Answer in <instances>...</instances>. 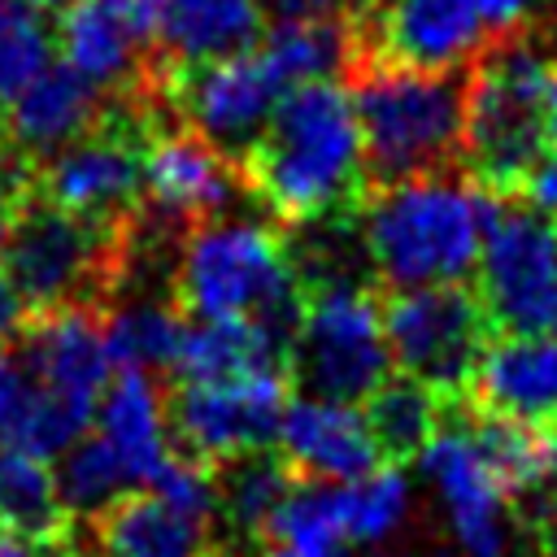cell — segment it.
<instances>
[{
  "label": "cell",
  "mask_w": 557,
  "mask_h": 557,
  "mask_svg": "<svg viewBox=\"0 0 557 557\" xmlns=\"http://www.w3.org/2000/svg\"><path fill=\"white\" fill-rule=\"evenodd\" d=\"M235 174L278 226L357 218L370 183L348 87L318 78L283 91L261 139L235 161Z\"/></svg>",
  "instance_id": "6da1fadb"
},
{
  "label": "cell",
  "mask_w": 557,
  "mask_h": 557,
  "mask_svg": "<svg viewBox=\"0 0 557 557\" xmlns=\"http://www.w3.org/2000/svg\"><path fill=\"white\" fill-rule=\"evenodd\" d=\"M483 187L461 170L370 187L357 235L383 292L466 283L483 248Z\"/></svg>",
  "instance_id": "7a4b0ae2"
},
{
  "label": "cell",
  "mask_w": 557,
  "mask_h": 557,
  "mask_svg": "<svg viewBox=\"0 0 557 557\" xmlns=\"http://www.w3.org/2000/svg\"><path fill=\"white\" fill-rule=\"evenodd\" d=\"M557 70V35L522 26L487 44L466 65L461 174L492 191L518 196L527 170L544 152V96Z\"/></svg>",
  "instance_id": "3957f363"
},
{
  "label": "cell",
  "mask_w": 557,
  "mask_h": 557,
  "mask_svg": "<svg viewBox=\"0 0 557 557\" xmlns=\"http://www.w3.org/2000/svg\"><path fill=\"white\" fill-rule=\"evenodd\" d=\"M344 83L370 187L461 170L466 70H409L357 57Z\"/></svg>",
  "instance_id": "277c9868"
},
{
  "label": "cell",
  "mask_w": 557,
  "mask_h": 557,
  "mask_svg": "<svg viewBox=\"0 0 557 557\" xmlns=\"http://www.w3.org/2000/svg\"><path fill=\"white\" fill-rule=\"evenodd\" d=\"M170 300L187 322L252 318L283 335L287 348L305 313V287L292 270L283 226L222 218L183 231L170 270Z\"/></svg>",
  "instance_id": "5b68a950"
},
{
  "label": "cell",
  "mask_w": 557,
  "mask_h": 557,
  "mask_svg": "<svg viewBox=\"0 0 557 557\" xmlns=\"http://www.w3.org/2000/svg\"><path fill=\"white\" fill-rule=\"evenodd\" d=\"M0 265L22 292L30 313L83 305L109 309L126 292L131 274V222L96 226L35 187L17 200L0 244Z\"/></svg>",
  "instance_id": "8992f818"
},
{
  "label": "cell",
  "mask_w": 557,
  "mask_h": 557,
  "mask_svg": "<svg viewBox=\"0 0 557 557\" xmlns=\"http://www.w3.org/2000/svg\"><path fill=\"white\" fill-rule=\"evenodd\" d=\"M392 374L383 300L366 283L305 292V313L287 348V379L300 396L361 405Z\"/></svg>",
  "instance_id": "52a82bcc"
},
{
  "label": "cell",
  "mask_w": 557,
  "mask_h": 557,
  "mask_svg": "<svg viewBox=\"0 0 557 557\" xmlns=\"http://www.w3.org/2000/svg\"><path fill=\"white\" fill-rule=\"evenodd\" d=\"M383 335L392 366L426 383L440 400H461L496 326L470 283L383 292Z\"/></svg>",
  "instance_id": "ba28073f"
},
{
  "label": "cell",
  "mask_w": 557,
  "mask_h": 557,
  "mask_svg": "<svg viewBox=\"0 0 557 557\" xmlns=\"http://www.w3.org/2000/svg\"><path fill=\"white\" fill-rule=\"evenodd\" d=\"M483 248H479V300L496 335L553 331L557 322V218L531 209L518 196L483 191Z\"/></svg>",
  "instance_id": "9c48e42d"
},
{
  "label": "cell",
  "mask_w": 557,
  "mask_h": 557,
  "mask_svg": "<svg viewBox=\"0 0 557 557\" xmlns=\"http://www.w3.org/2000/svg\"><path fill=\"white\" fill-rule=\"evenodd\" d=\"M522 26H531V0H387L352 17L357 57L409 70H466Z\"/></svg>",
  "instance_id": "30bf717a"
},
{
  "label": "cell",
  "mask_w": 557,
  "mask_h": 557,
  "mask_svg": "<svg viewBox=\"0 0 557 557\" xmlns=\"http://www.w3.org/2000/svg\"><path fill=\"white\" fill-rule=\"evenodd\" d=\"M287 387H292V379L283 370L248 374V379H231V383L174 379V387L165 396L170 440L183 457H196L205 466H218L248 448H265V444H274L283 409L292 400Z\"/></svg>",
  "instance_id": "8fae6325"
},
{
  "label": "cell",
  "mask_w": 557,
  "mask_h": 557,
  "mask_svg": "<svg viewBox=\"0 0 557 557\" xmlns=\"http://www.w3.org/2000/svg\"><path fill=\"white\" fill-rule=\"evenodd\" d=\"M165 100L187 131L209 139L235 165L261 139L283 87L252 48L205 65H165Z\"/></svg>",
  "instance_id": "7c38bea8"
},
{
  "label": "cell",
  "mask_w": 557,
  "mask_h": 557,
  "mask_svg": "<svg viewBox=\"0 0 557 557\" xmlns=\"http://www.w3.org/2000/svg\"><path fill=\"white\" fill-rule=\"evenodd\" d=\"M422 479L440 500L453 544L461 557H509L513 548V500L483 461L457 409L444 400V422L418 453Z\"/></svg>",
  "instance_id": "4fadbf2b"
},
{
  "label": "cell",
  "mask_w": 557,
  "mask_h": 557,
  "mask_svg": "<svg viewBox=\"0 0 557 557\" xmlns=\"http://www.w3.org/2000/svg\"><path fill=\"white\" fill-rule=\"evenodd\" d=\"M22 352L39 370L44 387L57 396V405L91 431L96 405L113 379V357L104 344V313L65 305L48 313H30L26 326L17 331Z\"/></svg>",
  "instance_id": "5bb4252c"
},
{
  "label": "cell",
  "mask_w": 557,
  "mask_h": 557,
  "mask_svg": "<svg viewBox=\"0 0 557 557\" xmlns=\"http://www.w3.org/2000/svg\"><path fill=\"white\" fill-rule=\"evenodd\" d=\"M235 165L178 117L161 122L144 148V200L178 226L222 218L239 196Z\"/></svg>",
  "instance_id": "9a60e30c"
},
{
  "label": "cell",
  "mask_w": 557,
  "mask_h": 557,
  "mask_svg": "<svg viewBox=\"0 0 557 557\" xmlns=\"http://www.w3.org/2000/svg\"><path fill=\"white\" fill-rule=\"evenodd\" d=\"M461 400L496 418L557 431V335L527 331L492 339Z\"/></svg>",
  "instance_id": "2e32d148"
},
{
  "label": "cell",
  "mask_w": 557,
  "mask_h": 557,
  "mask_svg": "<svg viewBox=\"0 0 557 557\" xmlns=\"http://www.w3.org/2000/svg\"><path fill=\"white\" fill-rule=\"evenodd\" d=\"M278 453L300 479H326V483H352L383 466L379 444L361 418L357 405L322 400V396H296L283 409Z\"/></svg>",
  "instance_id": "e0dca14e"
},
{
  "label": "cell",
  "mask_w": 557,
  "mask_h": 557,
  "mask_svg": "<svg viewBox=\"0 0 557 557\" xmlns=\"http://www.w3.org/2000/svg\"><path fill=\"white\" fill-rule=\"evenodd\" d=\"M100 109H104V91L91 78H83L70 61H48L0 109V122H4L9 144L39 165L61 144H70L74 135H83L100 117Z\"/></svg>",
  "instance_id": "ac0fdd59"
},
{
  "label": "cell",
  "mask_w": 557,
  "mask_h": 557,
  "mask_svg": "<svg viewBox=\"0 0 557 557\" xmlns=\"http://www.w3.org/2000/svg\"><path fill=\"white\" fill-rule=\"evenodd\" d=\"M96 435L117 453L135 487H152L174 457L165 396L148 370H117L96 405Z\"/></svg>",
  "instance_id": "d6986e66"
},
{
  "label": "cell",
  "mask_w": 557,
  "mask_h": 557,
  "mask_svg": "<svg viewBox=\"0 0 557 557\" xmlns=\"http://www.w3.org/2000/svg\"><path fill=\"white\" fill-rule=\"evenodd\" d=\"M213 535V522L174 509L152 487H139L91 518V557H205Z\"/></svg>",
  "instance_id": "ffe728a7"
},
{
  "label": "cell",
  "mask_w": 557,
  "mask_h": 557,
  "mask_svg": "<svg viewBox=\"0 0 557 557\" xmlns=\"http://www.w3.org/2000/svg\"><path fill=\"white\" fill-rule=\"evenodd\" d=\"M261 17L257 0H165L157 57L165 65H205L252 52L265 35Z\"/></svg>",
  "instance_id": "44dd1931"
},
{
  "label": "cell",
  "mask_w": 557,
  "mask_h": 557,
  "mask_svg": "<svg viewBox=\"0 0 557 557\" xmlns=\"http://www.w3.org/2000/svg\"><path fill=\"white\" fill-rule=\"evenodd\" d=\"M287 374V339L252 318H213V322H187L174 379L187 383H231L248 374Z\"/></svg>",
  "instance_id": "7402d4cb"
},
{
  "label": "cell",
  "mask_w": 557,
  "mask_h": 557,
  "mask_svg": "<svg viewBox=\"0 0 557 557\" xmlns=\"http://www.w3.org/2000/svg\"><path fill=\"white\" fill-rule=\"evenodd\" d=\"M87 426H78L57 396L44 387L39 370L22 352L17 335L0 339V448H22L35 457H61Z\"/></svg>",
  "instance_id": "603a6c76"
},
{
  "label": "cell",
  "mask_w": 557,
  "mask_h": 557,
  "mask_svg": "<svg viewBox=\"0 0 557 557\" xmlns=\"http://www.w3.org/2000/svg\"><path fill=\"white\" fill-rule=\"evenodd\" d=\"M296 470L287 466V457L265 444V448H248L239 457H226L213 466V483H218V531H226L235 544H261L270 518L278 513V505L287 500V492L296 487Z\"/></svg>",
  "instance_id": "cb8c5ba5"
},
{
  "label": "cell",
  "mask_w": 557,
  "mask_h": 557,
  "mask_svg": "<svg viewBox=\"0 0 557 557\" xmlns=\"http://www.w3.org/2000/svg\"><path fill=\"white\" fill-rule=\"evenodd\" d=\"M265 70L278 78L283 91L318 78H339L357 61V30L352 17L331 22H274L257 44Z\"/></svg>",
  "instance_id": "d4e9b609"
},
{
  "label": "cell",
  "mask_w": 557,
  "mask_h": 557,
  "mask_svg": "<svg viewBox=\"0 0 557 557\" xmlns=\"http://www.w3.org/2000/svg\"><path fill=\"white\" fill-rule=\"evenodd\" d=\"M361 418L379 444V457L387 466H405L426 448V440L444 422V400L409 374H387L361 400Z\"/></svg>",
  "instance_id": "484cf974"
},
{
  "label": "cell",
  "mask_w": 557,
  "mask_h": 557,
  "mask_svg": "<svg viewBox=\"0 0 557 557\" xmlns=\"http://www.w3.org/2000/svg\"><path fill=\"white\" fill-rule=\"evenodd\" d=\"M0 531L30 540H70L74 518L61 500L48 457L0 448Z\"/></svg>",
  "instance_id": "4316f807"
},
{
  "label": "cell",
  "mask_w": 557,
  "mask_h": 557,
  "mask_svg": "<svg viewBox=\"0 0 557 557\" xmlns=\"http://www.w3.org/2000/svg\"><path fill=\"white\" fill-rule=\"evenodd\" d=\"M187 318L170 296H135L104 309V344L117 370H174Z\"/></svg>",
  "instance_id": "83f0119b"
},
{
  "label": "cell",
  "mask_w": 557,
  "mask_h": 557,
  "mask_svg": "<svg viewBox=\"0 0 557 557\" xmlns=\"http://www.w3.org/2000/svg\"><path fill=\"white\" fill-rule=\"evenodd\" d=\"M57 487H61V500L70 509V518H96L104 513L117 496L126 492H139L126 474V466L117 461V453L96 435V431H83L61 457H57Z\"/></svg>",
  "instance_id": "f1b7e54d"
},
{
  "label": "cell",
  "mask_w": 557,
  "mask_h": 557,
  "mask_svg": "<svg viewBox=\"0 0 557 557\" xmlns=\"http://www.w3.org/2000/svg\"><path fill=\"white\" fill-rule=\"evenodd\" d=\"M413 513V483L405 466H374L370 474L344 483V544H383Z\"/></svg>",
  "instance_id": "f546056e"
},
{
  "label": "cell",
  "mask_w": 557,
  "mask_h": 557,
  "mask_svg": "<svg viewBox=\"0 0 557 557\" xmlns=\"http://www.w3.org/2000/svg\"><path fill=\"white\" fill-rule=\"evenodd\" d=\"M57 30L44 22L39 9L17 0H0V109L52 61Z\"/></svg>",
  "instance_id": "4dcf8cb0"
},
{
  "label": "cell",
  "mask_w": 557,
  "mask_h": 557,
  "mask_svg": "<svg viewBox=\"0 0 557 557\" xmlns=\"http://www.w3.org/2000/svg\"><path fill=\"white\" fill-rule=\"evenodd\" d=\"M117 26H126L144 48L157 52V30H161V13H165V0H96Z\"/></svg>",
  "instance_id": "1f68e13d"
},
{
  "label": "cell",
  "mask_w": 557,
  "mask_h": 557,
  "mask_svg": "<svg viewBox=\"0 0 557 557\" xmlns=\"http://www.w3.org/2000/svg\"><path fill=\"white\" fill-rule=\"evenodd\" d=\"M257 4L274 22H331L352 13V0H257Z\"/></svg>",
  "instance_id": "d6a6232c"
},
{
  "label": "cell",
  "mask_w": 557,
  "mask_h": 557,
  "mask_svg": "<svg viewBox=\"0 0 557 557\" xmlns=\"http://www.w3.org/2000/svg\"><path fill=\"white\" fill-rule=\"evenodd\" d=\"M26 318H30V309H26L22 292L13 287V278H9L4 265H0V339H13V335L26 326Z\"/></svg>",
  "instance_id": "836d02e7"
},
{
  "label": "cell",
  "mask_w": 557,
  "mask_h": 557,
  "mask_svg": "<svg viewBox=\"0 0 557 557\" xmlns=\"http://www.w3.org/2000/svg\"><path fill=\"white\" fill-rule=\"evenodd\" d=\"M257 557H339V548L335 553H318V548H300V544H283V540H261Z\"/></svg>",
  "instance_id": "e575fe53"
},
{
  "label": "cell",
  "mask_w": 557,
  "mask_h": 557,
  "mask_svg": "<svg viewBox=\"0 0 557 557\" xmlns=\"http://www.w3.org/2000/svg\"><path fill=\"white\" fill-rule=\"evenodd\" d=\"M544 148L557 152V70H553V83L544 96Z\"/></svg>",
  "instance_id": "d590c367"
},
{
  "label": "cell",
  "mask_w": 557,
  "mask_h": 557,
  "mask_svg": "<svg viewBox=\"0 0 557 557\" xmlns=\"http://www.w3.org/2000/svg\"><path fill=\"white\" fill-rule=\"evenodd\" d=\"M26 191L22 187H9V183H0V244H4V231H9V222H13V209H17V200H22Z\"/></svg>",
  "instance_id": "8d00e7d4"
},
{
  "label": "cell",
  "mask_w": 557,
  "mask_h": 557,
  "mask_svg": "<svg viewBox=\"0 0 557 557\" xmlns=\"http://www.w3.org/2000/svg\"><path fill=\"white\" fill-rule=\"evenodd\" d=\"M535 535H540V553H544V557H557V518L544 522Z\"/></svg>",
  "instance_id": "74e56055"
},
{
  "label": "cell",
  "mask_w": 557,
  "mask_h": 557,
  "mask_svg": "<svg viewBox=\"0 0 557 557\" xmlns=\"http://www.w3.org/2000/svg\"><path fill=\"white\" fill-rule=\"evenodd\" d=\"M17 4H26V9H39V13H52V9H65L70 0H17Z\"/></svg>",
  "instance_id": "f35d334b"
},
{
  "label": "cell",
  "mask_w": 557,
  "mask_h": 557,
  "mask_svg": "<svg viewBox=\"0 0 557 557\" xmlns=\"http://www.w3.org/2000/svg\"><path fill=\"white\" fill-rule=\"evenodd\" d=\"M383 557H448V553H435V548H405V553H383Z\"/></svg>",
  "instance_id": "ab89813d"
},
{
  "label": "cell",
  "mask_w": 557,
  "mask_h": 557,
  "mask_svg": "<svg viewBox=\"0 0 557 557\" xmlns=\"http://www.w3.org/2000/svg\"><path fill=\"white\" fill-rule=\"evenodd\" d=\"M205 557H231V553H226V548H209Z\"/></svg>",
  "instance_id": "60d3db41"
},
{
  "label": "cell",
  "mask_w": 557,
  "mask_h": 557,
  "mask_svg": "<svg viewBox=\"0 0 557 557\" xmlns=\"http://www.w3.org/2000/svg\"><path fill=\"white\" fill-rule=\"evenodd\" d=\"M4 144H9V135H4V122H0V148H4Z\"/></svg>",
  "instance_id": "b9f144b4"
},
{
  "label": "cell",
  "mask_w": 557,
  "mask_h": 557,
  "mask_svg": "<svg viewBox=\"0 0 557 557\" xmlns=\"http://www.w3.org/2000/svg\"><path fill=\"white\" fill-rule=\"evenodd\" d=\"M553 35H557V26H553Z\"/></svg>",
  "instance_id": "7bdbcfd3"
},
{
  "label": "cell",
  "mask_w": 557,
  "mask_h": 557,
  "mask_svg": "<svg viewBox=\"0 0 557 557\" xmlns=\"http://www.w3.org/2000/svg\"><path fill=\"white\" fill-rule=\"evenodd\" d=\"M83 557H87V553H83Z\"/></svg>",
  "instance_id": "ee69618b"
},
{
  "label": "cell",
  "mask_w": 557,
  "mask_h": 557,
  "mask_svg": "<svg viewBox=\"0 0 557 557\" xmlns=\"http://www.w3.org/2000/svg\"><path fill=\"white\" fill-rule=\"evenodd\" d=\"M553 326H557V322H553Z\"/></svg>",
  "instance_id": "f6af8a7d"
}]
</instances>
